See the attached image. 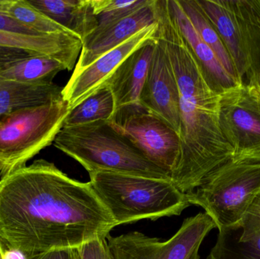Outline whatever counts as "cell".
<instances>
[{
  "instance_id": "obj_20",
  "label": "cell",
  "mask_w": 260,
  "mask_h": 259,
  "mask_svg": "<svg viewBox=\"0 0 260 259\" xmlns=\"http://www.w3.org/2000/svg\"><path fill=\"white\" fill-rule=\"evenodd\" d=\"M178 2L202 40L213 50L226 71L239 81L230 55L218 30L211 22L197 0H178Z\"/></svg>"
},
{
  "instance_id": "obj_24",
  "label": "cell",
  "mask_w": 260,
  "mask_h": 259,
  "mask_svg": "<svg viewBox=\"0 0 260 259\" xmlns=\"http://www.w3.org/2000/svg\"><path fill=\"white\" fill-rule=\"evenodd\" d=\"M148 1L149 0H91L93 12L99 24L97 28H102L125 18L146 5Z\"/></svg>"
},
{
  "instance_id": "obj_32",
  "label": "cell",
  "mask_w": 260,
  "mask_h": 259,
  "mask_svg": "<svg viewBox=\"0 0 260 259\" xmlns=\"http://www.w3.org/2000/svg\"><path fill=\"white\" fill-rule=\"evenodd\" d=\"M256 85H258V86H259L260 88V69L259 71V75H258L257 84H256Z\"/></svg>"
},
{
  "instance_id": "obj_8",
  "label": "cell",
  "mask_w": 260,
  "mask_h": 259,
  "mask_svg": "<svg viewBox=\"0 0 260 259\" xmlns=\"http://www.w3.org/2000/svg\"><path fill=\"white\" fill-rule=\"evenodd\" d=\"M216 228L209 214L200 213L185 219L179 231L167 241L138 231L107 237L113 259H200L205 237Z\"/></svg>"
},
{
  "instance_id": "obj_15",
  "label": "cell",
  "mask_w": 260,
  "mask_h": 259,
  "mask_svg": "<svg viewBox=\"0 0 260 259\" xmlns=\"http://www.w3.org/2000/svg\"><path fill=\"white\" fill-rule=\"evenodd\" d=\"M157 40L135 50L104 85L103 87H108L114 96L115 112L124 106L139 104V97L146 80Z\"/></svg>"
},
{
  "instance_id": "obj_17",
  "label": "cell",
  "mask_w": 260,
  "mask_h": 259,
  "mask_svg": "<svg viewBox=\"0 0 260 259\" xmlns=\"http://www.w3.org/2000/svg\"><path fill=\"white\" fill-rule=\"evenodd\" d=\"M30 5L82 43L96 30L98 21L91 0H27Z\"/></svg>"
},
{
  "instance_id": "obj_2",
  "label": "cell",
  "mask_w": 260,
  "mask_h": 259,
  "mask_svg": "<svg viewBox=\"0 0 260 259\" xmlns=\"http://www.w3.org/2000/svg\"><path fill=\"white\" fill-rule=\"evenodd\" d=\"M156 11L158 33L180 91V152L171 180L187 194L235 153L220 128L221 94L208 84L170 14L167 0H157Z\"/></svg>"
},
{
  "instance_id": "obj_11",
  "label": "cell",
  "mask_w": 260,
  "mask_h": 259,
  "mask_svg": "<svg viewBox=\"0 0 260 259\" xmlns=\"http://www.w3.org/2000/svg\"><path fill=\"white\" fill-rule=\"evenodd\" d=\"M157 41L139 104L180 131V91L165 41L157 31Z\"/></svg>"
},
{
  "instance_id": "obj_6",
  "label": "cell",
  "mask_w": 260,
  "mask_h": 259,
  "mask_svg": "<svg viewBox=\"0 0 260 259\" xmlns=\"http://www.w3.org/2000/svg\"><path fill=\"white\" fill-rule=\"evenodd\" d=\"M70 109L63 100L25 108L0 118V176L27 165L53 144Z\"/></svg>"
},
{
  "instance_id": "obj_31",
  "label": "cell",
  "mask_w": 260,
  "mask_h": 259,
  "mask_svg": "<svg viewBox=\"0 0 260 259\" xmlns=\"http://www.w3.org/2000/svg\"><path fill=\"white\" fill-rule=\"evenodd\" d=\"M5 252H6V247L0 240V259H4Z\"/></svg>"
},
{
  "instance_id": "obj_10",
  "label": "cell",
  "mask_w": 260,
  "mask_h": 259,
  "mask_svg": "<svg viewBox=\"0 0 260 259\" xmlns=\"http://www.w3.org/2000/svg\"><path fill=\"white\" fill-rule=\"evenodd\" d=\"M220 128L235 155L260 152V88L241 84L220 97Z\"/></svg>"
},
{
  "instance_id": "obj_27",
  "label": "cell",
  "mask_w": 260,
  "mask_h": 259,
  "mask_svg": "<svg viewBox=\"0 0 260 259\" xmlns=\"http://www.w3.org/2000/svg\"><path fill=\"white\" fill-rule=\"evenodd\" d=\"M0 30L22 33V34L34 35V36L44 35L38 33L30 27H27L24 24L20 23L19 21H16L14 18H11L2 12H0Z\"/></svg>"
},
{
  "instance_id": "obj_23",
  "label": "cell",
  "mask_w": 260,
  "mask_h": 259,
  "mask_svg": "<svg viewBox=\"0 0 260 259\" xmlns=\"http://www.w3.org/2000/svg\"><path fill=\"white\" fill-rule=\"evenodd\" d=\"M0 12L41 34H73L34 7L27 0H0Z\"/></svg>"
},
{
  "instance_id": "obj_13",
  "label": "cell",
  "mask_w": 260,
  "mask_h": 259,
  "mask_svg": "<svg viewBox=\"0 0 260 259\" xmlns=\"http://www.w3.org/2000/svg\"><path fill=\"white\" fill-rule=\"evenodd\" d=\"M157 23L156 0H149L133 13L102 28H97L83 42L73 73H78L101 56L148 26Z\"/></svg>"
},
{
  "instance_id": "obj_16",
  "label": "cell",
  "mask_w": 260,
  "mask_h": 259,
  "mask_svg": "<svg viewBox=\"0 0 260 259\" xmlns=\"http://www.w3.org/2000/svg\"><path fill=\"white\" fill-rule=\"evenodd\" d=\"M0 46L54 58L72 71L77 63L83 43L76 35L67 33L34 36L0 30Z\"/></svg>"
},
{
  "instance_id": "obj_1",
  "label": "cell",
  "mask_w": 260,
  "mask_h": 259,
  "mask_svg": "<svg viewBox=\"0 0 260 259\" xmlns=\"http://www.w3.org/2000/svg\"><path fill=\"white\" fill-rule=\"evenodd\" d=\"M116 225L90 182L36 160L0 179V240L27 258L107 239Z\"/></svg>"
},
{
  "instance_id": "obj_19",
  "label": "cell",
  "mask_w": 260,
  "mask_h": 259,
  "mask_svg": "<svg viewBox=\"0 0 260 259\" xmlns=\"http://www.w3.org/2000/svg\"><path fill=\"white\" fill-rule=\"evenodd\" d=\"M64 70H67V67L57 59L35 55L3 67L0 76L21 83L50 85L56 75Z\"/></svg>"
},
{
  "instance_id": "obj_21",
  "label": "cell",
  "mask_w": 260,
  "mask_h": 259,
  "mask_svg": "<svg viewBox=\"0 0 260 259\" xmlns=\"http://www.w3.org/2000/svg\"><path fill=\"white\" fill-rule=\"evenodd\" d=\"M115 113L114 96L108 87H103L82 100L69 113L62 128L111 120Z\"/></svg>"
},
{
  "instance_id": "obj_22",
  "label": "cell",
  "mask_w": 260,
  "mask_h": 259,
  "mask_svg": "<svg viewBox=\"0 0 260 259\" xmlns=\"http://www.w3.org/2000/svg\"><path fill=\"white\" fill-rule=\"evenodd\" d=\"M218 231L216 243L207 259H260V232L250 240H241L239 226Z\"/></svg>"
},
{
  "instance_id": "obj_4",
  "label": "cell",
  "mask_w": 260,
  "mask_h": 259,
  "mask_svg": "<svg viewBox=\"0 0 260 259\" xmlns=\"http://www.w3.org/2000/svg\"><path fill=\"white\" fill-rule=\"evenodd\" d=\"M53 144L88 173L107 170L171 180L168 172L151 162L106 121L62 128Z\"/></svg>"
},
{
  "instance_id": "obj_5",
  "label": "cell",
  "mask_w": 260,
  "mask_h": 259,
  "mask_svg": "<svg viewBox=\"0 0 260 259\" xmlns=\"http://www.w3.org/2000/svg\"><path fill=\"white\" fill-rule=\"evenodd\" d=\"M260 192V152L235 155L187 193L191 205L201 207L218 230L239 226Z\"/></svg>"
},
{
  "instance_id": "obj_30",
  "label": "cell",
  "mask_w": 260,
  "mask_h": 259,
  "mask_svg": "<svg viewBox=\"0 0 260 259\" xmlns=\"http://www.w3.org/2000/svg\"><path fill=\"white\" fill-rule=\"evenodd\" d=\"M4 259H27L24 254L19 250L14 249H6Z\"/></svg>"
},
{
  "instance_id": "obj_26",
  "label": "cell",
  "mask_w": 260,
  "mask_h": 259,
  "mask_svg": "<svg viewBox=\"0 0 260 259\" xmlns=\"http://www.w3.org/2000/svg\"><path fill=\"white\" fill-rule=\"evenodd\" d=\"M76 259H113L107 239H96L76 248Z\"/></svg>"
},
{
  "instance_id": "obj_29",
  "label": "cell",
  "mask_w": 260,
  "mask_h": 259,
  "mask_svg": "<svg viewBox=\"0 0 260 259\" xmlns=\"http://www.w3.org/2000/svg\"><path fill=\"white\" fill-rule=\"evenodd\" d=\"M27 259H76V248L52 249Z\"/></svg>"
},
{
  "instance_id": "obj_25",
  "label": "cell",
  "mask_w": 260,
  "mask_h": 259,
  "mask_svg": "<svg viewBox=\"0 0 260 259\" xmlns=\"http://www.w3.org/2000/svg\"><path fill=\"white\" fill-rule=\"evenodd\" d=\"M241 240H247L260 232V192L256 195L239 225Z\"/></svg>"
},
{
  "instance_id": "obj_18",
  "label": "cell",
  "mask_w": 260,
  "mask_h": 259,
  "mask_svg": "<svg viewBox=\"0 0 260 259\" xmlns=\"http://www.w3.org/2000/svg\"><path fill=\"white\" fill-rule=\"evenodd\" d=\"M62 91V88L54 83L30 85L0 76V118L20 109L60 100Z\"/></svg>"
},
{
  "instance_id": "obj_3",
  "label": "cell",
  "mask_w": 260,
  "mask_h": 259,
  "mask_svg": "<svg viewBox=\"0 0 260 259\" xmlns=\"http://www.w3.org/2000/svg\"><path fill=\"white\" fill-rule=\"evenodd\" d=\"M88 173L93 190L117 226L179 216L191 205L186 194L170 179L107 170Z\"/></svg>"
},
{
  "instance_id": "obj_28",
  "label": "cell",
  "mask_w": 260,
  "mask_h": 259,
  "mask_svg": "<svg viewBox=\"0 0 260 259\" xmlns=\"http://www.w3.org/2000/svg\"><path fill=\"white\" fill-rule=\"evenodd\" d=\"M31 56H35V54L25 50L0 46V69L9 64Z\"/></svg>"
},
{
  "instance_id": "obj_7",
  "label": "cell",
  "mask_w": 260,
  "mask_h": 259,
  "mask_svg": "<svg viewBox=\"0 0 260 259\" xmlns=\"http://www.w3.org/2000/svg\"><path fill=\"white\" fill-rule=\"evenodd\" d=\"M218 30L242 84H257L260 0H197Z\"/></svg>"
},
{
  "instance_id": "obj_12",
  "label": "cell",
  "mask_w": 260,
  "mask_h": 259,
  "mask_svg": "<svg viewBox=\"0 0 260 259\" xmlns=\"http://www.w3.org/2000/svg\"><path fill=\"white\" fill-rule=\"evenodd\" d=\"M157 22L145 27L79 72L73 73L62 91V98L68 103L70 110L102 88L110 76L135 50L157 39Z\"/></svg>"
},
{
  "instance_id": "obj_9",
  "label": "cell",
  "mask_w": 260,
  "mask_h": 259,
  "mask_svg": "<svg viewBox=\"0 0 260 259\" xmlns=\"http://www.w3.org/2000/svg\"><path fill=\"white\" fill-rule=\"evenodd\" d=\"M108 123L171 176L180 152L179 134L140 104L120 108Z\"/></svg>"
},
{
  "instance_id": "obj_14",
  "label": "cell",
  "mask_w": 260,
  "mask_h": 259,
  "mask_svg": "<svg viewBox=\"0 0 260 259\" xmlns=\"http://www.w3.org/2000/svg\"><path fill=\"white\" fill-rule=\"evenodd\" d=\"M168 10L212 90L221 94L241 85L220 62L213 50L204 42L183 12L178 0H167Z\"/></svg>"
}]
</instances>
